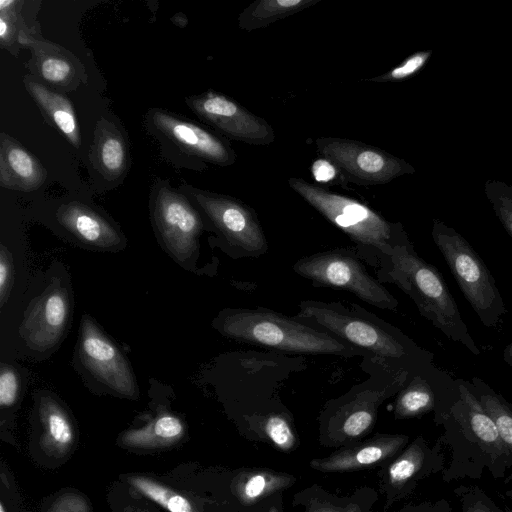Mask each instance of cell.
Wrapping results in <instances>:
<instances>
[{
    "instance_id": "cell-1",
    "label": "cell",
    "mask_w": 512,
    "mask_h": 512,
    "mask_svg": "<svg viewBox=\"0 0 512 512\" xmlns=\"http://www.w3.org/2000/svg\"><path fill=\"white\" fill-rule=\"evenodd\" d=\"M294 318L393 367L418 371L433 359L396 327L357 304L305 300Z\"/></svg>"
},
{
    "instance_id": "cell-2",
    "label": "cell",
    "mask_w": 512,
    "mask_h": 512,
    "mask_svg": "<svg viewBox=\"0 0 512 512\" xmlns=\"http://www.w3.org/2000/svg\"><path fill=\"white\" fill-rule=\"evenodd\" d=\"M223 336L249 344L300 354L370 356L337 338L267 308H227L213 321Z\"/></svg>"
},
{
    "instance_id": "cell-3",
    "label": "cell",
    "mask_w": 512,
    "mask_h": 512,
    "mask_svg": "<svg viewBox=\"0 0 512 512\" xmlns=\"http://www.w3.org/2000/svg\"><path fill=\"white\" fill-rule=\"evenodd\" d=\"M380 268L384 281L394 283L407 294L433 326L472 354H480L442 274L417 254L410 241L395 245L381 259Z\"/></svg>"
},
{
    "instance_id": "cell-4",
    "label": "cell",
    "mask_w": 512,
    "mask_h": 512,
    "mask_svg": "<svg viewBox=\"0 0 512 512\" xmlns=\"http://www.w3.org/2000/svg\"><path fill=\"white\" fill-rule=\"evenodd\" d=\"M415 372L390 367L380 380L369 379L328 401L318 416L319 444L337 449L364 439L373 431L382 403L398 393Z\"/></svg>"
},
{
    "instance_id": "cell-5",
    "label": "cell",
    "mask_w": 512,
    "mask_h": 512,
    "mask_svg": "<svg viewBox=\"0 0 512 512\" xmlns=\"http://www.w3.org/2000/svg\"><path fill=\"white\" fill-rule=\"evenodd\" d=\"M288 185L360 248L367 252L376 251L379 263L392 252L395 245L409 241L401 223L386 220L354 198L299 177L289 178Z\"/></svg>"
},
{
    "instance_id": "cell-6",
    "label": "cell",
    "mask_w": 512,
    "mask_h": 512,
    "mask_svg": "<svg viewBox=\"0 0 512 512\" xmlns=\"http://www.w3.org/2000/svg\"><path fill=\"white\" fill-rule=\"evenodd\" d=\"M432 238L481 323L495 327L506 314V306L482 258L463 236L441 221H433Z\"/></svg>"
},
{
    "instance_id": "cell-7",
    "label": "cell",
    "mask_w": 512,
    "mask_h": 512,
    "mask_svg": "<svg viewBox=\"0 0 512 512\" xmlns=\"http://www.w3.org/2000/svg\"><path fill=\"white\" fill-rule=\"evenodd\" d=\"M293 270L314 286L346 290L381 309L394 311L398 307L397 299L368 273L350 249L335 248L300 258Z\"/></svg>"
},
{
    "instance_id": "cell-8",
    "label": "cell",
    "mask_w": 512,
    "mask_h": 512,
    "mask_svg": "<svg viewBox=\"0 0 512 512\" xmlns=\"http://www.w3.org/2000/svg\"><path fill=\"white\" fill-rule=\"evenodd\" d=\"M150 214L160 245L178 264L191 268L204 228L198 210L183 194L160 181L151 192Z\"/></svg>"
},
{
    "instance_id": "cell-9",
    "label": "cell",
    "mask_w": 512,
    "mask_h": 512,
    "mask_svg": "<svg viewBox=\"0 0 512 512\" xmlns=\"http://www.w3.org/2000/svg\"><path fill=\"white\" fill-rule=\"evenodd\" d=\"M185 188L234 257H258L267 252L268 243L252 207L232 196Z\"/></svg>"
},
{
    "instance_id": "cell-10",
    "label": "cell",
    "mask_w": 512,
    "mask_h": 512,
    "mask_svg": "<svg viewBox=\"0 0 512 512\" xmlns=\"http://www.w3.org/2000/svg\"><path fill=\"white\" fill-rule=\"evenodd\" d=\"M315 146L320 157L331 161L345 182L372 186L414 172V168L389 152L367 143L339 137H319Z\"/></svg>"
},
{
    "instance_id": "cell-11",
    "label": "cell",
    "mask_w": 512,
    "mask_h": 512,
    "mask_svg": "<svg viewBox=\"0 0 512 512\" xmlns=\"http://www.w3.org/2000/svg\"><path fill=\"white\" fill-rule=\"evenodd\" d=\"M77 353L83 369L98 382L118 395L138 397L139 389L129 361L89 315H84L81 321Z\"/></svg>"
},
{
    "instance_id": "cell-12",
    "label": "cell",
    "mask_w": 512,
    "mask_h": 512,
    "mask_svg": "<svg viewBox=\"0 0 512 512\" xmlns=\"http://www.w3.org/2000/svg\"><path fill=\"white\" fill-rule=\"evenodd\" d=\"M444 466L441 441L430 446L419 435L391 460L377 469L378 488L384 497L383 512L407 498L418 484Z\"/></svg>"
},
{
    "instance_id": "cell-13",
    "label": "cell",
    "mask_w": 512,
    "mask_h": 512,
    "mask_svg": "<svg viewBox=\"0 0 512 512\" xmlns=\"http://www.w3.org/2000/svg\"><path fill=\"white\" fill-rule=\"evenodd\" d=\"M185 101L199 118L231 140L256 146L275 141L274 129L264 118L225 94L207 91Z\"/></svg>"
},
{
    "instance_id": "cell-14",
    "label": "cell",
    "mask_w": 512,
    "mask_h": 512,
    "mask_svg": "<svg viewBox=\"0 0 512 512\" xmlns=\"http://www.w3.org/2000/svg\"><path fill=\"white\" fill-rule=\"evenodd\" d=\"M71 293L60 278L54 277L44 291L25 311L19 334L35 351H47L57 346L71 317Z\"/></svg>"
},
{
    "instance_id": "cell-15",
    "label": "cell",
    "mask_w": 512,
    "mask_h": 512,
    "mask_svg": "<svg viewBox=\"0 0 512 512\" xmlns=\"http://www.w3.org/2000/svg\"><path fill=\"white\" fill-rule=\"evenodd\" d=\"M410 442L405 434L377 433L354 444L337 448L331 454L313 458L309 467L321 473H347L379 468Z\"/></svg>"
},
{
    "instance_id": "cell-16",
    "label": "cell",
    "mask_w": 512,
    "mask_h": 512,
    "mask_svg": "<svg viewBox=\"0 0 512 512\" xmlns=\"http://www.w3.org/2000/svg\"><path fill=\"white\" fill-rule=\"evenodd\" d=\"M455 382L459 399L453 404L450 416L462 434L489 457L491 465L498 461L505 464L512 453L502 441L493 419L481 405L471 383L462 379Z\"/></svg>"
},
{
    "instance_id": "cell-17",
    "label": "cell",
    "mask_w": 512,
    "mask_h": 512,
    "mask_svg": "<svg viewBox=\"0 0 512 512\" xmlns=\"http://www.w3.org/2000/svg\"><path fill=\"white\" fill-rule=\"evenodd\" d=\"M150 120L156 130L191 155L222 167L236 162L237 154L226 139L197 124L161 109H153Z\"/></svg>"
},
{
    "instance_id": "cell-18",
    "label": "cell",
    "mask_w": 512,
    "mask_h": 512,
    "mask_svg": "<svg viewBox=\"0 0 512 512\" xmlns=\"http://www.w3.org/2000/svg\"><path fill=\"white\" fill-rule=\"evenodd\" d=\"M20 41L31 49V71L49 88L71 91L85 81L83 65L67 49L50 41L33 38L28 31L21 34Z\"/></svg>"
},
{
    "instance_id": "cell-19",
    "label": "cell",
    "mask_w": 512,
    "mask_h": 512,
    "mask_svg": "<svg viewBox=\"0 0 512 512\" xmlns=\"http://www.w3.org/2000/svg\"><path fill=\"white\" fill-rule=\"evenodd\" d=\"M56 219L67 232L89 248L116 252L126 244L121 231L86 204L77 201L62 204L57 209Z\"/></svg>"
},
{
    "instance_id": "cell-20",
    "label": "cell",
    "mask_w": 512,
    "mask_h": 512,
    "mask_svg": "<svg viewBox=\"0 0 512 512\" xmlns=\"http://www.w3.org/2000/svg\"><path fill=\"white\" fill-rule=\"evenodd\" d=\"M433 370L429 364L416 371L400 389L393 408L395 419H412L435 411V421L442 424L449 416L453 404L445 400L448 396L444 394V385L437 388L436 384L443 373L436 370L433 380H430Z\"/></svg>"
},
{
    "instance_id": "cell-21",
    "label": "cell",
    "mask_w": 512,
    "mask_h": 512,
    "mask_svg": "<svg viewBox=\"0 0 512 512\" xmlns=\"http://www.w3.org/2000/svg\"><path fill=\"white\" fill-rule=\"evenodd\" d=\"M297 478L288 472L267 467H242L230 473L228 495L236 512L292 488Z\"/></svg>"
},
{
    "instance_id": "cell-22",
    "label": "cell",
    "mask_w": 512,
    "mask_h": 512,
    "mask_svg": "<svg viewBox=\"0 0 512 512\" xmlns=\"http://www.w3.org/2000/svg\"><path fill=\"white\" fill-rule=\"evenodd\" d=\"M47 171L41 162L17 140L0 134V186L31 192L42 186Z\"/></svg>"
},
{
    "instance_id": "cell-23",
    "label": "cell",
    "mask_w": 512,
    "mask_h": 512,
    "mask_svg": "<svg viewBox=\"0 0 512 512\" xmlns=\"http://www.w3.org/2000/svg\"><path fill=\"white\" fill-rule=\"evenodd\" d=\"M239 431L250 441L265 442L282 453H292L300 446L293 416L286 409H269L246 417Z\"/></svg>"
},
{
    "instance_id": "cell-24",
    "label": "cell",
    "mask_w": 512,
    "mask_h": 512,
    "mask_svg": "<svg viewBox=\"0 0 512 512\" xmlns=\"http://www.w3.org/2000/svg\"><path fill=\"white\" fill-rule=\"evenodd\" d=\"M23 83L47 121L59 129L75 148H79L81 136L71 101L33 76H25Z\"/></svg>"
},
{
    "instance_id": "cell-25",
    "label": "cell",
    "mask_w": 512,
    "mask_h": 512,
    "mask_svg": "<svg viewBox=\"0 0 512 512\" xmlns=\"http://www.w3.org/2000/svg\"><path fill=\"white\" fill-rule=\"evenodd\" d=\"M90 159L95 169L110 180L120 177L127 169V142L120 130L107 119L97 122Z\"/></svg>"
},
{
    "instance_id": "cell-26",
    "label": "cell",
    "mask_w": 512,
    "mask_h": 512,
    "mask_svg": "<svg viewBox=\"0 0 512 512\" xmlns=\"http://www.w3.org/2000/svg\"><path fill=\"white\" fill-rule=\"evenodd\" d=\"M39 415L43 451L53 457L65 456L75 441V430L68 413L52 396H42Z\"/></svg>"
},
{
    "instance_id": "cell-27",
    "label": "cell",
    "mask_w": 512,
    "mask_h": 512,
    "mask_svg": "<svg viewBox=\"0 0 512 512\" xmlns=\"http://www.w3.org/2000/svg\"><path fill=\"white\" fill-rule=\"evenodd\" d=\"M322 0H256L238 17V26L245 31L266 28L272 23L297 14Z\"/></svg>"
},
{
    "instance_id": "cell-28",
    "label": "cell",
    "mask_w": 512,
    "mask_h": 512,
    "mask_svg": "<svg viewBox=\"0 0 512 512\" xmlns=\"http://www.w3.org/2000/svg\"><path fill=\"white\" fill-rule=\"evenodd\" d=\"M185 427L180 418L161 414L146 426L126 431L121 443L130 448H158L171 445L182 438Z\"/></svg>"
},
{
    "instance_id": "cell-29",
    "label": "cell",
    "mask_w": 512,
    "mask_h": 512,
    "mask_svg": "<svg viewBox=\"0 0 512 512\" xmlns=\"http://www.w3.org/2000/svg\"><path fill=\"white\" fill-rule=\"evenodd\" d=\"M471 386L481 405L493 419L502 441L512 453V405L478 377L472 378Z\"/></svg>"
},
{
    "instance_id": "cell-30",
    "label": "cell",
    "mask_w": 512,
    "mask_h": 512,
    "mask_svg": "<svg viewBox=\"0 0 512 512\" xmlns=\"http://www.w3.org/2000/svg\"><path fill=\"white\" fill-rule=\"evenodd\" d=\"M127 482L141 495L168 512H204L185 496L145 476H129Z\"/></svg>"
},
{
    "instance_id": "cell-31",
    "label": "cell",
    "mask_w": 512,
    "mask_h": 512,
    "mask_svg": "<svg viewBox=\"0 0 512 512\" xmlns=\"http://www.w3.org/2000/svg\"><path fill=\"white\" fill-rule=\"evenodd\" d=\"M351 500V494H334L314 483L296 492L292 499V505L303 507V512H347Z\"/></svg>"
},
{
    "instance_id": "cell-32",
    "label": "cell",
    "mask_w": 512,
    "mask_h": 512,
    "mask_svg": "<svg viewBox=\"0 0 512 512\" xmlns=\"http://www.w3.org/2000/svg\"><path fill=\"white\" fill-rule=\"evenodd\" d=\"M20 4V1L14 0L0 1V42L3 49H8L15 41H20L21 34L26 31L18 25Z\"/></svg>"
},
{
    "instance_id": "cell-33",
    "label": "cell",
    "mask_w": 512,
    "mask_h": 512,
    "mask_svg": "<svg viewBox=\"0 0 512 512\" xmlns=\"http://www.w3.org/2000/svg\"><path fill=\"white\" fill-rule=\"evenodd\" d=\"M430 56V51L416 52L407 57L400 65L393 69L365 80L377 83L404 81L419 72L424 67Z\"/></svg>"
},
{
    "instance_id": "cell-34",
    "label": "cell",
    "mask_w": 512,
    "mask_h": 512,
    "mask_svg": "<svg viewBox=\"0 0 512 512\" xmlns=\"http://www.w3.org/2000/svg\"><path fill=\"white\" fill-rule=\"evenodd\" d=\"M462 512H504L478 486H461L455 490Z\"/></svg>"
},
{
    "instance_id": "cell-35",
    "label": "cell",
    "mask_w": 512,
    "mask_h": 512,
    "mask_svg": "<svg viewBox=\"0 0 512 512\" xmlns=\"http://www.w3.org/2000/svg\"><path fill=\"white\" fill-rule=\"evenodd\" d=\"M487 196L495 214L512 237V188H489Z\"/></svg>"
},
{
    "instance_id": "cell-36",
    "label": "cell",
    "mask_w": 512,
    "mask_h": 512,
    "mask_svg": "<svg viewBox=\"0 0 512 512\" xmlns=\"http://www.w3.org/2000/svg\"><path fill=\"white\" fill-rule=\"evenodd\" d=\"M20 390V376L10 365H2L0 370V406L9 408L17 401Z\"/></svg>"
},
{
    "instance_id": "cell-37",
    "label": "cell",
    "mask_w": 512,
    "mask_h": 512,
    "mask_svg": "<svg viewBox=\"0 0 512 512\" xmlns=\"http://www.w3.org/2000/svg\"><path fill=\"white\" fill-rule=\"evenodd\" d=\"M13 284V262L9 250L0 247V306L7 301Z\"/></svg>"
},
{
    "instance_id": "cell-38",
    "label": "cell",
    "mask_w": 512,
    "mask_h": 512,
    "mask_svg": "<svg viewBox=\"0 0 512 512\" xmlns=\"http://www.w3.org/2000/svg\"><path fill=\"white\" fill-rule=\"evenodd\" d=\"M352 500L347 512H373V507L379 499L378 492L369 486H362L351 493Z\"/></svg>"
},
{
    "instance_id": "cell-39",
    "label": "cell",
    "mask_w": 512,
    "mask_h": 512,
    "mask_svg": "<svg viewBox=\"0 0 512 512\" xmlns=\"http://www.w3.org/2000/svg\"><path fill=\"white\" fill-rule=\"evenodd\" d=\"M48 512H90V505L79 494L65 493L53 502Z\"/></svg>"
},
{
    "instance_id": "cell-40",
    "label": "cell",
    "mask_w": 512,
    "mask_h": 512,
    "mask_svg": "<svg viewBox=\"0 0 512 512\" xmlns=\"http://www.w3.org/2000/svg\"><path fill=\"white\" fill-rule=\"evenodd\" d=\"M311 173L314 180L320 184L333 183L336 178L341 176L337 167L324 157L314 160L311 165Z\"/></svg>"
},
{
    "instance_id": "cell-41",
    "label": "cell",
    "mask_w": 512,
    "mask_h": 512,
    "mask_svg": "<svg viewBox=\"0 0 512 512\" xmlns=\"http://www.w3.org/2000/svg\"><path fill=\"white\" fill-rule=\"evenodd\" d=\"M393 512H451V505L445 499L408 503Z\"/></svg>"
},
{
    "instance_id": "cell-42",
    "label": "cell",
    "mask_w": 512,
    "mask_h": 512,
    "mask_svg": "<svg viewBox=\"0 0 512 512\" xmlns=\"http://www.w3.org/2000/svg\"><path fill=\"white\" fill-rule=\"evenodd\" d=\"M243 512H285L283 493L275 494Z\"/></svg>"
},
{
    "instance_id": "cell-43",
    "label": "cell",
    "mask_w": 512,
    "mask_h": 512,
    "mask_svg": "<svg viewBox=\"0 0 512 512\" xmlns=\"http://www.w3.org/2000/svg\"><path fill=\"white\" fill-rule=\"evenodd\" d=\"M503 360L508 366L512 367V342L505 347L503 351Z\"/></svg>"
},
{
    "instance_id": "cell-44",
    "label": "cell",
    "mask_w": 512,
    "mask_h": 512,
    "mask_svg": "<svg viewBox=\"0 0 512 512\" xmlns=\"http://www.w3.org/2000/svg\"><path fill=\"white\" fill-rule=\"evenodd\" d=\"M0 512H6L5 507L2 502L0 503Z\"/></svg>"
},
{
    "instance_id": "cell-45",
    "label": "cell",
    "mask_w": 512,
    "mask_h": 512,
    "mask_svg": "<svg viewBox=\"0 0 512 512\" xmlns=\"http://www.w3.org/2000/svg\"><path fill=\"white\" fill-rule=\"evenodd\" d=\"M505 510H506V512H512V508L508 507V506L505 507Z\"/></svg>"
}]
</instances>
